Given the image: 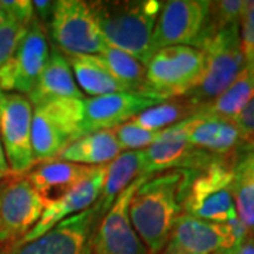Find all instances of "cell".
<instances>
[{
  "label": "cell",
  "mask_w": 254,
  "mask_h": 254,
  "mask_svg": "<svg viewBox=\"0 0 254 254\" xmlns=\"http://www.w3.org/2000/svg\"><path fill=\"white\" fill-rule=\"evenodd\" d=\"M187 170H171L143 182L128 206L134 232L150 254H160L181 216V195Z\"/></svg>",
  "instance_id": "1"
},
{
  "label": "cell",
  "mask_w": 254,
  "mask_h": 254,
  "mask_svg": "<svg viewBox=\"0 0 254 254\" xmlns=\"http://www.w3.org/2000/svg\"><path fill=\"white\" fill-rule=\"evenodd\" d=\"M91 6L106 44L147 65L153 55L151 38L163 1H91Z\"/></svg>",
  "instance_id": "2"
},
{
  "label": "cell",
  "mask_w": 254,
  "mask_h": 254,
  "mask_svg": "<svg viewBox=\"0 0 254 254\" xmlns=\"http://www.w3.org/2000/svg\"><path fill=\"white\" fill-rule=\"evenodd\" d=\"M233 180L232 157H220L199 170H187L182 212L205 222L230 223L237 218L232 193Z\"/></svg>",
  "instance_id": "3"
},
{
  "label": "cell",
  "mask_w": 254,
  "mask_h": 254,
  "mask_svg": "<svg viewBox=\"0 0 254 254\" xmlns=\"http://www.w3.org/2000/svg\"><path fill=\"white\" fill-rule=\"evenodd\" d=\"M193 47L205 55V72L199 85L185 98L199 108L216 99L236 81L246 68V58L237 24L203 33Z\"/></svg>",
  "instance_id": "4"
},
{
  "label": "cell",
  "mask_w": 254,
  "mask_h": 254,
  "mask_svg": "<svg viewBox=\"0 0 254 254\" xmlns=\"http://www.w3.org/2000/svg\"><path fill=\"white\" fill-rule=\"evenodd\" d=\"M83 136V99L63 98L33 108L31 147L36 164L57 160Z\"/></svg>",
  "instance_id": "5"
},
{
  "label": "cell",
  "mask_w": 254,
  "mask_h": 254,
  "mask_svg": "<svg viewBox=\"0 0 254 254\" xmlns=\"http://www.w3.org/2000/svg\"><path fill=\"white\" fill-rule=\"evenodd\" d=\"M205 72V55L192 46H173L158 50L145 65L144 91L164 100L185 98Z\"/></svg>",
  "instance_id": "6"
},
{
  "label": "cell",
  "mask_w": 254,
  "mask_h": 254,
  "mask_svg": "<svg viewBox=\"0 0 254 254\" xmlns=\"http://www.w3.org/2000/svg\"><path fill=\"white\" fill-rule=\"evenodd\" d=\"M48 24L51 37L63 54L98 55L108 46L91 1H54Z\"/></svg>",
  "instance_id": "7"
},
{
  "label": "cell",
  "mask_w": 254,
  "mask_h": 254,
  "mask_svg": "<svg viewBox=\"0 0 254 254\" xmlns=\"http://www.w3.org/2000/svg\"><path fill=\"white\" fill-rule=\"evenodd\" d=\"M31 120L33 105L26 95L0 91V143L11 175H24L36 165Z\"/></svg>",
  "instance_id": "8"
},
{
  "label": "cell",
  "mask_w": 254,
  "mask_h": 254,
  "mask_svg": "<svg viewBox=\"0 0 254 254\" xmlns=\"http://www.w3.org/2000/svg\"><path fill=\"white\" fill-rule=\"evenodd\" d=\"M249 232L239 219L212 223L182 213L160 254H216L236 249Z\"/></svg>",
  "instance_id": "9"
},
{
  "label": "cell",
  "mask_w": 254,
  "mask_h": 254,
  "mask_svg": "<svg viewBox=\"0 0 254 254\" xmlns=\"http://www.w3.org/2000/svg\"><path fill=\"white\" fill-rule=\"evenodd\" d=\"M46 28L34 17L14 54L0 68V91L28 95L50 58Z\"/></svg>",
  "instance_id": "10"
},
{
  "label": "cell",
  "mask_w": 254,
  "mask_h": 254,
  "mask_svg": "<svg viewBox=\"0 0 254 254\" xmlns=\"http://www.w3.org/2000/svg\"><path fill=\"white\" fill-rule=\"evenodd\" d=\"M46 205L26 177L6 181L0 195V246L13 245L26 236L41 219Z\"/></svg>",
  "instance_id": "11"
},
{
  "label": "cell",
  "mask_w": 254,
  "mask_h": 254,
  "mask_svg": "<svg viewBox=\"0 0 254 254\" xmlns=\"http://www.w3.org/2000/svg\"><path fill=\"white\" fill-rule=\"evenodd\" d=\"M208 13L206 0L163 1L151 38V54L165 47L195 46L205 28Z\"/></svg>",
  "instance_id": "12"
},
{
  "label": "cell",
  "mask_w": 254,
  "mask_h": 254,
  "mask_svg": "<svg viewBox=\"0 0 254 254\" xmlns=\"http://www.w3.org/2000/svg\"><path fill=\"white\" fill-rule=\"evenodd\" d=\"M148 178L150 175L138 177L119 195L92 237L91 254H150L137 236L128 216L131 196Z\"/></svg>",
  "instance_id": "13"
},
{
  "label": "cell",
  "mask_w": 254,
  "mask_h": 254,
  "mask_svg": "<svg viewBox=\"0 0 254 254\" xmlns=\"http://www.w3.org/2000/svg\"><path fill=\"white\" fill-rule=\"evenodd\" d=\"M93 225L95 210L89 208L34 240L0 246V254H91Z\"/></svg>",
  "instance_id": "14"
},
{
  "label": "cell",
  "mask_w": 254,
  "mask_h": 254,
  "mask_svg": "<svg viewBox=\"0 0 254 254\" xmlns=\"http://www.w3.org/2000/svg\"><path fill=\"white\" fill-rule=\"evenodd\" d=\"M165 100L148 92H116L83 99L85 134L113 130Z\"/></svg>",
  "instance_id": "15"
},
{
  "label": "cell",
  "mask_w": 254,
  "mask_h": 254,
  "mask_svg": "<svg viewBox=\"0 0 254 254\" xmlns=\"http://www.w3.org/2000/svg\"><path fill=\"white\" fill-rule=\"evenodd\" d=\"M223 155H215L192 147L182 138L173 126L164 128L154 144L143 150V175L171 170H199Z\"/></svg>",
  "instance_id": "16"
},
{
  "label": "cell",
  "mask_w": 254,
  "mask_h": 254,
  "mask_svg": "<svg viewBox=\"0 0 254 254\" xmlns=\"http://www.w3.org/2000/svg\"><path fill=\"white\" fill-rule=\"evenodd\" d=\"M173 127L192 147L215 155L230 157L246 141L235 122L200 112Z\"/></svg>",
  "instance_id": "17"
},
{
  "label": "cell",
  "mask_w": 254,
  "mask_h": 254,
  "mask_svg": "<svg viewBox=\"0 0 254 254\" xmlns=\"http://www.w3.org/2000/svg\"><path fill=\"white\" fill-rule=\"evenodd\" d=\"M103 180H105V165L99 167V170L92 177L73 187L72 190L64 193L63 196L54 200H48L41 219L18 242H30L37 237H41L65 219L92 208V205L96 203V200L99 199L100 192L103 188Z\"/></svg>",
  "instance_id": "18"
},
{
  "label": "cell",
  "mask_w": 254,
  "mask_h": 254,
  "mask_svg": "<svg viewBox=\"0 0 254 254\" xmlns=\"http://www.w3.org/2000/svg\"><path fill=\"white\" fill-rule=\"evenodd\" d=\"M99 170V167H88L81 164L53 160L38 164L26 177L34 190L48 202L54 200L82 181L88 180Z\"/></svg>",
  "instance_id": "19"
},
{
  "label": "cell",
  "mask_w": 254,
  "mask_h": 254,
  "mask_svg": "<svg viewBox=\"0 0 254 254\" xmlns=\"http://www.w3.org/2000/svg\"><path fill=\"white\" fill-rule=\"evenodd\" d=\"M83 93L78 88L73 78L71 65L66 55L58 48H51L50 58L47 61L43 72L34 85L33 91L27 95L33 108L44 102L54 99H83Z\"/></svg>",
  "instance_id": "20"
},
{
  "label": "cell",
  "mask_w": 254,
  "mask_h": 254,
  "mask_svg": "<svg viewBox=\"0 0 254 254\" xmlns=\"http://www.w3.org/2000/svg\"><path fill=\"white\" fill-rule=\"evenodd\" d=\"M143 150L122 151L113 161L105 165L103 188L99 199L96 200V205L93 206L95 220H99L100 216H105V213L115 203L119 195L136 178L143 175Z\"/></svg>",
  "instance_id": "21"
},
{
  "label": "cell",
  "mask_w": 254,
  "mask_h": 254,
  "mask_svg": "<svg viewBox=\"0 0 254 254\" xmlns=\"http://www.w3.org/2000/svg\"><path fill=\"white\" fill-rule=\"evenodd\" d=\"M122 153L113 130H100L81 137L69 144L57 160L88 167H103Z\"/></svg>",
  "instance_id": "22"
},
{
  "label": "cell",
  "mask_w": 254,
  "mask_h": 254,
  "mask_svg": "<svg viewBox=\"0 0 254 254\" xmlns=\"http://www.w3.org/2000/svg\"><path fill=\"white\" fill-rule=\"evenodd\" d=\"M66 58L71 65L75 82L78 88H81L82 93L95 98L127 91L110 75L98 55H66Z\"/></svg>",
  "instance_id": "23"
},
{
  "label": "cell",
  "mask_w": 254,
  "mask_h": 254,
  "mask_svg": "<svg viewBox=\"0 0 254 254\" xmlns=\"http://www.w3.org/2000/svg\"><path fill=\"white\" fill-rule=\"evenodd\" d=\"M253 96L254 73L246 66L243 72L239 75V78L222 95H219L216 99L199 106L196 112L235 122V119L240 115V112L245 109L246 105L250 102Z\"/></svg>",
  "instance_id": "24"
},
{
  "label": "cell",
  "mask_w": 254,
  "mask_h": 254,
  "mask_svg": "<svg viewBox=\"0 0 254 254\" xmlns=\"http://www.w3.org/2000/svg\"><path fill=\"white\" fill-rule=\"evenodd\" d=\"M98 57L110 75L120 82L127 91L145 92V65L133 55L106 46Z\"/></svg>",
  "instance_id": "25"
},
{
  "label": "cell",
  "mask_w": 254,
  "mask_h": 254,
  "mask_svg": "<svg viewBox=\"0 0 254 254\" xmlns=\"http://www.w3.org/2000/svg\"><path fill=\"white\" fill-rule=\"evenodd\" d=\"M196 110V105H193L190 99L175 98L141 112L131 122L148 131H161L195 115Z\"/></svg>",
  "instance_id": "26"
},
{
  "label": "cell",
  "mask_w": 254,
  "mask_h": 254,
  "mask_svg": "<svg viewBox=\"0 0 254 254\" xmlns=\"http://www.w3.org/2000/svg\"><path fill=\"white\" fill-rule=\"evenodd\" d=\"M232 193L237 219L249 233L254 235V181L243 174L235 173Z\"/></svg>",
  "instance_id": "27"
},
{
  "label": "cell",
  "mask_w": 254,
  "mask_h": 254,
  "mask_svg": "<svg viewBox=\"0 0 254 254\" xmlns=\"http://www.w3.org/2000/svg\"><path fill=\"white\" fill-rule=\"evenodd\" d=\"M246 0H218V1H209L208 20L203 33L218 31L220 28L229 26H239L240 17L245 10ZM200 34V36H202Z\"/></svg>",
  "instance_id": "28"
},
{
  "label": "cell",
  "mask_w": 254,
  "mask_h": 254,
  "mask_svg": "<svg viewBox=\"0 0 254 254\" xmlns=\"http://www.w3.org/2000/svg\"><path fill=\"white\" fill-rule=\"evenodd\" d=\"M116 138L122 151H131V150H144L148 145L154 144L158 140L161 131H148L140 126H137L134 122H127L122 126L113 128Z\"/></svg>",
  "instance_id": "29"
},
{
  "label": "cell",
  "mask_w": 254,
  "mask_h": 254,
  "mask_svg": "<svg viewBox=\"0 0 254 254\" xmlns=\"http://www.w3.org/2000/svg\"><path fill=\"white\" fill-rule=\"evenodd\" d=\"M34 20L33 1L30 0H0V26L21 23L30 26Z\"/></svg>",
  "instance_id": "30"
},
{
  "label": "cell",
  "mask_w": 254,
  "mask_h": 254,
  "mask_svg": "<svg viewBox=\"0 0 254 254\" xmlns=\"http://www.w3.org/2000/svg\"><path fill=\"white\" fill-rule=\"evenodd\" d=\"M27 30L28 26L21 23H7L0 26V68L14 54Z\"/></svg>",
  "instance_id": "31"
},
{
  "label": "cell",
  "mask_w": 254,
  "mask_h": 254,
  "mask_svg": "<svg viewBox=\"0 0 254 254\" xmlns=\"http://www.w3.org/2000/svg\"><path fill=\"white\" fill-rule=\"evenodd\" d=\"M239 33L247 63L254 57V0H246L245 10L239 21Z\"/></svg>",
  "instance_id": "32"
},
{
  "label": "cell",
  "mask_w": 254,
  "mask_h": 254,
  "mask_svg": "<svg viewBox=\"0 0 254 254\" xmlns=\"http://www.w3.org/2000/svg\"><path fill=\"white\" fill-rule=\"evenodd\" d=\"M233 171L254 181V140H246L232 155Z\"/></svg>",
  "instance_id": "33"
},
{
  "label": "cell",
  "mask_w": 254,
  "mask_h": 254,
  "mask_svg": "<svg viewBox=\"0 0 254 254\" xmlns=\"http://www.w3.org/2000/svg\"><path fill=\"white\" fill-rule=\"evenodd\" d=\"M235 123L242 131V134L246 140H252L254 137V96L250 102L246 105V108L240 115L235 119Z\"/></svg>",
  "instance_id": "34"
},
{
  "label": "cell",
  "mask_w": 254,
  "mask_h": 254,
  "mask_svg": "<svg viewBox=\"0 0 254 254\" xmlns=\"http://www.w3.org/2000/svg\"><path fill=\"white\" fill-rule=\"evenodd\" d=\"M53 7H54V1H48V0H34V1H33L34 17L44 26L46 23L50 21V18H51Z\"/></svg>",
  "instance_id": "35"
},
{
  "label": "cell",
  "mask_w": 254,
  "mask_h": 254,
  "mask_svg": "<svg viewBox=\"0 0 254 254\" xmlns=\"http://www.w3.org/2000/svg\"><path fill=\"white\" fill-rule=\"evenodd\" d=\"M236 254H254V235L247 233L236 247Z\"/></svg>",
  "instance_id": "36"
},
{
  "label": "cell",
  "mask_w": 254,
  "mask_h": 254,
  "mask_svg": "<svg viewBox=\"0 0 254 254\" xmlns=\"http://www.w3.org/2000/svg\"><path fill=\"white\" fill-rule=\"evenodd\" d=\"M4 175H10V171L4 153H3V147H1V143H0V177H4Z\"/></svg>",
  "instance_id": "37"
},
{
  "label": "cell",
  "mask_w": 254,
  "mask_h": 254,
  "mask_svg": "<svg viewBox=\"0 0 254 254\" xmlns=\"http://www.w3.org/2000/svg\"><path fill=\"white\" fill-rule=\"evenodd\" d=\"M246 66H247V68L254 73V57L250 60V61H247V63H246Z\"/></svg>",
  "instance_id": "38"
},
{
  "label": "cell",
  "mask_w": 254,
  "mask_h": 254,
  "mask_svg": "<svg viewBox=\"0 0 254 254\" xmlns=\"http://www.w3.org/2000/svg\"><path fill=\"white\" fill-rule=\"evenodd\" d=\"M216 254H236V249H229V250H222Z\"/></svg>",
  "instance_id": "39"
},
{
  "label": "cell",
  "mask_w": 254,
  "mask_h": 254,
  "mask_svg": "<svg viewBox=\"0 0 254 254\" xmlns=\"http://www.w3.org/2000/svg\"><path fill=\"white\" fill-rule=\"evenodd\" d=\"M4 185H6V181H0V195H1V192L4 190Z\"/></svg>",
  "instance_id": "40"
},
{
  "label": "cell",
  "mask_w": 254,
  "mask_h": 254,
  "mask_svg": "<svg viewBox=\"0 0 254 254\" xmlns=\"http://www.w3.org/2000/svg\"><path fill=\"white\" fill-rule=\"evenodd\" d=\"M252 140H254V137H253V138H252Z\"/></svg>",
  "instance_id": "41"
}]
</instances>
